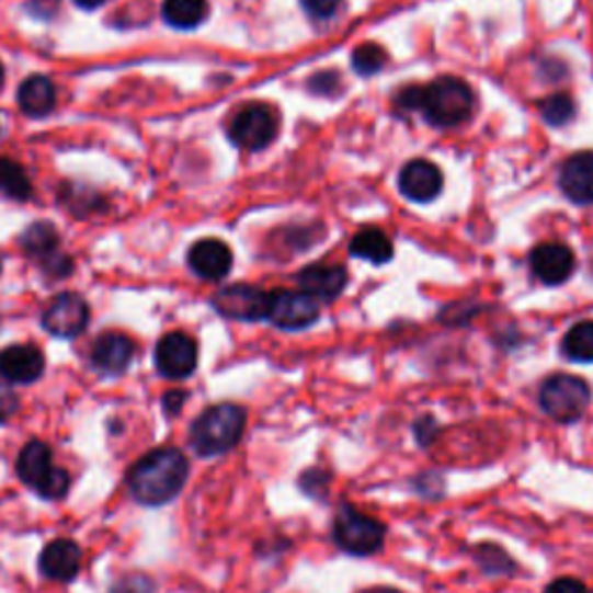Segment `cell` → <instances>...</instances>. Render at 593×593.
I'll list each match as a JSON object with an SVG mask.
<instances>
[{
	"label": "cell",
	"instance_id": "6da1fadb",
	"mask_svg": "<svg viewBox=\"0 0 593 593\" xmlns=\"http://www.w3.org/2000/svg\"><path fill=\"white\" fill-rule=\"evenodd\" d=\"M191 476L189 457L174 445H162L141 455L126 474L130 497L147 508L172 503L186 487Z\"/></svg>",
	"mask_w": 593,
	"mask_h": 593
},
{
	"label": "cell",
	"instance_id": "7a4b0ae2",
	"mask_svg": "<svg viewBox=\"0 0 593 593\" xmlns=\"http://www.w3.org/2000/svg\"><path fill=\"white\" fill-rule=\"evenodd\" d=\"M247 429V411L237 403H216L207 408L191 426V447L195 455L220 457L241 441Z\"/></svg>",
	"mask_w": 593,
	"mask_h": 593
},
{
	"label": "cell",
	"instance_id": "3957f363",
	"mask_svg": "<svg viewBox=\"0 0 593 593\" xmlns=\"http://www.w3.org/2000/svg\"><path fill=\"white\" fill-rule=\"evenodd\" d=\"M14 470L19 480L45 501H64L70 492V470L54 466L52 447L45 441H28L16 455Z\"/></svg>",
	"mask_w": 593,
	"mask_h": 593
},
{
	"label": "cell",
	"instance_id": "277c9868",
	"mask_svg": "<svg viewBox=\"0 0 593 593\" xmlns=\"http://www.w3.org/2000/svg\"><path fill=\"white\" fill-rule=\"evenodd\" d=\"M418 110H422L434 126L453 128L464 124L474 112V93L464 79L438 77L429 87H420Z\"/></svg>",
	"mask_w": 593,
	"mask_h": 593
},
{
	"label": "cell",
	"instance_id": "5b68a950",
	"mask_svg": "<svg viewBox=\"0 0 593 593\" xmlns=\"http://www.w3.org/2000/svg\"><path fill=\"white\" fill-rule=\"evenodd\" d=\"M334 540L347 555L372 557L383 549L385 526L353 505H343L334 522Z\"/></svg>",
	"mask_w": 593,
	"mask_h": 593
},
{
	"label": "cell",
	"instance_id": "8992f818",
	"mask_svg": "<svg viewBox=\"0 0 593 593\" xmlns=\"http://www.w3.org/2000/svg\"><path fill=\"white\" fill-rule=\"evenodd\" d=\"M591 399L589 385L578 376L557 374L545 380L540 390L543 411L557 422H575L584 415Z\"/></svg>",
	"mask_w": 593,
	"mask_h": 593
},
{
	"label": "cell",
	"instance_id": "52a82bcc",
	"mask_svg": "<svg viewBox=\"0 0 593 593\" xmlns=\"http://www.w3.org/2000/svg\"><path fill=\"white\" fill-rule=\"evenodd\" d=\"M230 139L247 151L267 149L278 133V116L270 105H249L239 110L230 121Z\"/></svg>",
	"mask_w": 593,
	"mask_h": 593
},
{
	"label": "cell",
	"instance_id": "ba28073f",
	"mask_svg": "<svg viewBox=\"0 0 593 593\" xmlns=\"http://www.w3.org/2000/svg\"><path fill=\"white\" fill-rule=\"evenodd\" d=\"M89 304L75 293H64L49 301L43 313V327L58 339H75L87 330Z\"/></svg>",
	"mask_w": 593,
	"mask_h": 593
},
{
	"label": "cell",
	"instance_id": "9c48e42d",
	"mask_svg": "<svg viewBox=\"0 0 593 593\" xmlns=\"http://www.w3.org/2000/svg\"><path fill=\"white\" fill-rule=\"evenodd\" d=\"M156 366L160 376L183 380L197 369V343L183 332L166 334L156 345Z\"/></svg>",
	"mask_w": 593,
	"mask_h": 593
},
{
	"label": "cell",
	"instance_id": "30bf717a",
	"mask_svg": "<svg viewBox=\"0 0 593 593\" xmlns=\"http://www.w3.org/2000/svg\"><path fill=\"white\" fill-rule=\"evenodd\" d=\"M267 318L281 330H304L318 320V301L306 293L276 290L270 293Z\"/></svg>",
	"mask_w": 593,
	"mask_h": 593
},
{
	"label": "cell",
	"instance_id": "8fae6325",
	"mask_svg": "<svg viewBox=\"0 0 593 593\" xmlns=\"http://www.w3.org/2000/svg\"><path fill=\"white\" fill-rule=\"evenodd\" d=\"M216 311L235 320H262L270 311V293L253 285H230L214 297Z\"/></svg>",
	"mask_w": 593,
	"mask_h": 593
},
{
	"label": "cell",
	"instance_id": "7c38bea8",
	"mask_svg": "<svg viewBox=\"0 0 593 593\" xmlns=\"http://www.w3.org/2000/svg\"><path fill=\"white\" fill-rule=\"evenodd\" d=\"M135 357V343L121 332L100 334L91 347V366L102 376H121Z\"/></svg>",
	"mask_w": 593,
	"mask_h": 593
},
{
	"label": "cell",
	"instance_id": "4fadbf2b",
	"mask_svg": "<svg viewBox=\"0 0 593 593\" xmlns=\"http://www.w3.org/2000/svg\"><path fill=\"white\" fill-rule=\"evenodd\" d=\"M81 563H84V557H81V547L70 538L52 540L37 559L39 572H43L47 580L60 582V584H68V582L77 580Z\"/></svg>",
	"mask_w": 593,
	"mask_h": 593
},
{
	"label": "cell",
	"instance_id": "5bb4252c",
	"mask_svg": "<svg viewBox=\"0 0 593 593\" xmlns=\"http://www.w3.org/2000/svg\"><path fill=\"white\" fill-rule=\"evenodd\" d=\"M45 374V353L31 343L10 345L0 353V376L14 385H31Z\"/></svg>",
	"mask_w": 593,
	"mask_h": 593
},
{
	"label": "cell",
	"instance_id": "9a60e30c",
	"mask_svg": "<svg viewBox=\"0 0 593 593\" xmlns=\"http://www.w3.org/2000/svg\"><path fill=\"white\" fill-rule=\"evenodd\" d=\"M531 267H534V274L543 283L561 285L572 274V270H575V255L559 241L540 243V247H536V251L531 253Z\"/></svg>",
	"mask_w": 593,
	"mask_h": 593
},
{
	"label": "cell",
	"instance_id": "2e32d148",
	"mask_svg": "<svg viewBox=\"0 0 593 593\" xmlns=\"http://www.w3.org/2000/svg\"><path fill=\"white\" fill-rule=\"evenodd\" d=\"M443 189L441 170L429 160H413L399 174V191L413 202H432Z\"/></svg>",
	"mask_w": 593,
	"mask_h": 593
},
{
	"label": "cell",
	"instance_id": "e0dca14e",
	"mask_svg": "<svg viewBox=\"0 0 593 593\" xmlns=\"http://www.w3.org/2000/svg\"><path fill=\"white\" fill-rule=\"evenodd\" d=\"M299 288L301 293H306L313 299H320V301H332L337 299L345 283H347V272L343 267H339V264H309V267L301 270L299 276Z\"/></svg>",
	"mask_w": 593,
	"mask_h": 593
},
{
	"label": "cell",
	"instance_id": "ac0fdd59",
	"mask_svg": "<svg viewBox=\"0 0 593 593\" xmlns=\"http://www.w3.org/2000/svg\"><path fill=\"white\" fill-rule=\"evenodd\" d=\"M191 270L207 281H218L228 276L232 270V251L228 243L218 239H202L189 253Z\"/></svg>",
	"mask_w": 593,
	"mask_h": 593
},
{
	"label": "cell",
	"instance_id": "d6986e66",
	"mask_svg": "<svg viewBox=\"0 0 593 593\" xmlns=\"http://www.w3.org/2000/svg\"><path fill=\"white\" fill-rule=\"evenodd\" d=\"M559 186L563 195L575 204L593 202V151L575 153L561 168Z\"/></svg>",
	"mask_w": 593,
	"mask_h": 593
},
{
	"label": "cell",
	"instance_id": "ffe728a7",
	"mask_svg": "<svg viewBox=\"0 0 593 593\" xmlns=\"http://www.w3.org/2000/svg\"><path fill=\"white\" fill-rule=\"evenodd\" d=\"M19 110L26 116H47L56 107V87L45 75L28 77L16 91Z\"/></svg>",
	"mask_w": 593,
	"mask_h": 593
},
{
	"label": "cell",
	"instance_id": "44dd1931",
	"mask_svg": "<svg viewBox=\"0 0 593 593\" xmlns=\"http://www.w3.org/2000/svg\"><path fill=\"white\" fill-rule=\"evenodd\" d=\"M351 253L355 258H362L372 264H385L390 262L395 255L392 239L387 237L378 228H362L353 241H351Z\"/></svg>",
	"mask_w": 593,
	"mask_h": 593
},
{
	"label": "cell",
	"instance_id": "7402d4cb",
	"mask_svg": "<svg viewBox=\"0 0 593 593\" xmlns=\"http://www.w3.org/2000/svg\"><path fill=\"white\" fill-rule=\"evenodd\" d=\"M58 243H60V237L52 223H33L31 228L22 235V249L31 258H39V260L49 258L52 264L58 258Z\"/></svg>",
	"mask_w": 593,
	"mask_h": 593
},
{
	"label": "cell",
	"instance_id": "603a6c76",
	"mask_svg": "<svg viewBox=\"0 0 593 593\" xmlns=\"http://www.w3.org/2000/svg\"><path fill=\"white\" fill-rule=\"evenodd\" d=\"M207 0H162V16L174 28L189 31L207 19Z\"/></svg>",
	"mask_w": 593,
	"mask_h": 593
},
{
	"label": "cell",
	"instance_id": "cb8c5ba5",
	"mask_svg": "<svg viewBox=\"0 0 593 593\" xmlns=\"http://www.w3.org/2000/svg\"><path fill=\"white\" fill-rule=\"evenodd\" d=\"M0 193L10 199H28L33 193L26 170L16 160L0 156Z\"/></svg>",
	"mask_w": 593,
	"mask_h": 593
},
{
	"label": "cell",
	"instance_id": "d4e9b609",
	"mask_svg": "<svg viewBox=\"0 0 593 593\" xmlns=\"http://www.w3.org/2000/svg\"><path fill=\"white\" fill-rule=\"evenodd\" d=\"M561 347L563 355L572 362H593V320L572 324Z\"/></svg>",
	"mask_w": 593,
	"mask_h": 593
},
{
	"label": "cell",
	"instance_id": "484cf974",
	"mask_svg": "<svg viewBox=\"0 0 593 593\" xmlns=\"http://www.w3.org/2000/svg\"><path fill=\"white\" fill-rule=\"evenodd\" d=\"M540 114L549 126H566L575 116V102L566 93L549 95L540 102Z\"/></svg>",
	"mask_w": 593,
	"mask_h": 593
},
{
	"label": "cell",
	"instance_id": "4316f807",
	"mask_svg": "<svg viewBox=\"0 0 593 593\" xmlns=\"http://www.w3.org/2000/svg\"><path fill=\"white\" fill-rule=\"evenodd\" d=\"M387 64V54L383 47L374 45V43H366V45H360L355 52H353V68L357 75L362 77H372L376 72H380Z\"/></svg>",
	"mask_w": 593,
	"mask_h": 593
},
{
	"label": "cell",
	"instance_id": "83f0119b",
	"mask_svg": "<svg viewBox=\"0 0 593 593\" xmlns=\"http://www.w3.org/2000/svg\"><path fill=\"white\" fill-rule=\"evenodd\" d=\"M156 584L145 572H133V575H126L116 580L107 593H153Z\"/></svg>",
	"mask_w": 593,
	"mask_h": 593
},
{
	"label": "cell",
	"instance_id": "f1b7e54d",
	"mask_svg": "<svg viewBox=\"0 0 593 593\" xmlns=\"http://www.w3.org/2000/svg\"><path fill=\"white\" fill-rule=\"evenodd\" d=\"M19 413V397L5 383H0V424L10 422Z\"/></svg>",
	"mask_w": 593,
	"mask_h": 593
},
{
	"label": "cell",
	"instance_id": "f546056e",
	"mask_svg": "<svg viewBox=\"0 0 593 593\" xmlns=\"http://www.w3.org/2000/svg\"><path fill=\"white\" fill-rule=\"evenodd\" d=\"M309 89L318 95H334L339 91L337 72H318L309 79Z\"/></svg>",
	"mask_w": 593,
	"mask_h": 593
},
{
	"label": "cell",
	"instance_id": "4dcf8cb0",
	"mask_svg": "<svg viewBox=\"0 0 593 593\" xmlns=\"http://www.w3.org/2000/svg\"><path fill=\"white\" fill-rule=\"evenodd\" d=\"M341 5V0H301V8L316 19L332 16Z\"/></svg>",
	"mask_w": 593,
	"mask_h": 593
},
{
	"label": "cell",
	"instance_id": "1f68e13d",
	"mask_svg": "<svg viewBox=\"0 0 593 593\" xmlns=\"http://www.w3.org/2000/svg\"><path fill=\"white\" fill-rule=\"evenodd\" d=\"M436 434H438V424H436L434 418H422V420L415 422V438H418L420 445L426 447L429 443L436 438Z\"/></svg>",
	"mask_w": 593,
	"mask_h": 593
},
{
	"label": "cell",
	"instance_id": "d6a6232c",
	"mask_svg": "<svg viewBox=\"0 0 593 593\" xmlns=\"http://www.w3.org/2000/svg\"><path fill=\"white\" fill-rule=\"evenodd\" d=\"M545 593H591L589 586L580 580H572V578H561V580H555L551 582Z\"/></svg>",
	"mask_w": 593,
	"mask_h": 593
},
{
	"label": "cell",
	"instance_id": "836d02e7",
	"mask_svg": "<svg viewBox=\"0 0 593 593\" xmlns=\"http://www.w3.org/2000/svg\"><path fill=\"white\" fill-rule=\"evenodd\" d=\"M189 395L183 390H172L168 395H162V411H166L168 418H176L181 413L183 403H186Z\"/></svg>",
	"mask_w": 593,
	"mask_h": 593
},
{
	"label": "cell",
	"instance_id": "e575fe53",
	"mask_svg": "<svg viewBox=\"0 0 593 593\" xmlns=\"http://www.w3.org/2000/svg\"><path fill=\"white\" fill-rule=\"evenodd\" d=\"M33 8L39 14H52L58 8V0H33Z\"/></svg>",
	"mask_w": 593,
	"mask_h": 593
},
{
	"label": "cell",
	"instance_id": "d590c367",
	"mask_svg": "<svg viewBox=\"0 0 593 593\" xmlns=\"http://www.w3.org/2000/svg\"><path fill=\"white\" fill-rule=\"evenodd\" d=\"M75 3H77L79 8H84V10H95V8H100V5H105L107 0H75Z\"/></svg>",
	"mask_w": 593,
	"mask_h": 593
},
{
	"label": "cell",
	"instance_id": "8d00e7d4",
	"mask_svg": "<svg viewBox=\"0 0 593 593\" xmlns=\"http://www.w3.org/2000/svg\"><path fill=\"white\" fill-rule=\"evenodd\" d=\"M362 593H401L397 589H369V591H362Z\"/></svg>",
	"mask_w": 593,
	"mask_h": 593
},
{
	"label": "cell",
	"instance_id": "74e56055",
	"mask_svg": "<svg viewBox=\"0 0 593 593\" xmlns=\"http://www.w3.org/2000/svg\"><path fill=\"white\" fill-rule=\"evenodd\" d=\"M3 79H5V68L3 64H0V84H3Z\"/></svg>",
	"mask_w": 593,
	"mask_h": 593
}]
</instances>
